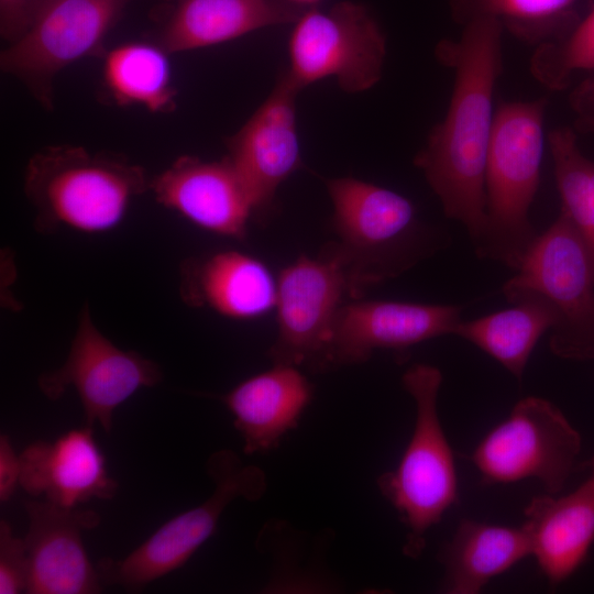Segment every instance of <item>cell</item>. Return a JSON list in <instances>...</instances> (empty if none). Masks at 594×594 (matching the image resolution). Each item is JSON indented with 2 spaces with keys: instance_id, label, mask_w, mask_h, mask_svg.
I'll list each match as a JSON object with an SVG mask.
<instances>
[{
  "instance_id": "1",
  "label": "cell",
  "mask_w": 594,
  "mask_h": 594,
  "mask_svg": "<svg viewBox=\"0 0 594 594\" xmlns=\"http://www.w3.org/2000/svg\"><path fill=\"white\" fill-rule=\"evenodd\" d=\"M503 30L496 20L477 16L464 23L459 40L439 44V59L454 72L453 91L444 119L415 158L444 213L460 221L475 243L486 223L485 170Z\"/></svg>"
},
{
  "instance_id": "2",
  "label": "cell",
  "mask_w": 594,
  "mask_h": 594,
  "mask_svg": "<svg viewBox=\"0 0 594 594\" xmlns=\"http://www.w3.org/2000/svg\"><path fill=\"white\" fill-rule=\"evenodd\" d=\"M147 189L150 180L140 166L74 145L44 147L31 157L24 175L36 227L46 232L109 231Z\"/></svg>"
},
{
  "instance_id": "3",
  "label": "cell",
  "mask_w": 594,
  "mask_h": 594,
  "mask_svg": "<svg viewBox=\"0 0 594 594\" xmlns=\"http://www.w3.org/2000/svg\"><path fill=\"white\" fill-rule=\"evenodd\" d=\"M546 105V98L502 103L487 152L486 223L477 254L516 270L538 235L529 209L540 180Z\"/></svg>"
},
{
  "instance_id": "4",
  "label": "cell",
  "mask_w": 594,
  "mask_h": 594,
  "mask_svg": "<svg viewBox=\"0 0 594 594\" xmlns=\"http://www.w3.org/2000/svg\"><path fill=\"white\" fill-rule=\"evenodd\" d=\"M442 382L439 369L415 364L403 385L416 405L411 437L397 466L377 479V486L407 528L404 554L418 558L428 530L459 501L454 455L438 413Z\"/></svg>"
},
{
  "instance_id": "5",
  "label": "cell",
  "mask_w": 594,
  "mask_h": 594,
  "mask_svg": "<svg viewBox=\"0 0 594 594\" xmlns=\"http://www.w3.org/2000/svg\"><path fill=\"white\" fill-rule=\"evenodd\" d=\"M503 292L509 302L525 294L549 301L556 312L549 345L557 356L594 359V258L563 211L537 235Z\"/></svg>"
},
{
  "instance_id": "6",
  "label": "cell",
  "mask_w": 594,
  "mask_h": 594,
  "mask_svg": "<svg viewBox=\"0 0 594 594\" xmlns=\"http://www.w3.org/2000/svg\"><path fill=\"white\" fill-rule=\"evenodd\" d=\"M212 494L200 505L166 521L124 558H102L96 564L103 584L140 591L148 583L184 565L215 532L227 506L237 498L257 501L266 490L264 472L245 464L229 449L207 460Z\"/></svg>"
},
{
  "instance_id": "7",
  "label": "cell",
  "mask_w": 594,
  "mask_h": 594,
  "mask_svg": "<svg viewBox=\"0 0 594 594\" xmlns=\"http://www.w3.org/2000/svg\"><path fill=\"white\" fill-rule=\"evenodd\" d=\"M333 205V242L349 277L353 299L370 286L394 277L410 262L416 209L403 195L361 179L326 183Z\"/></svg>"
},
{
  "instance_id": "8",
  "label": "cell",
  "mask_w": 594,
  "mask_h": 594,
  "mask_svg": "<svg viewBox=\"0 0 594 594\" xmlns=\"http://www.w3.org/2000/svg\"><path fill=\"white\" fill-rule=\"evenodd\" d=\"M581 448V436L563 413L544 398L529 396L480 441L470 460L486 483L537 479L548 494L558 495Z\"/></svg>"
},
{
  "instance_id": "9",
  "label": "cell",
  "mask_w": 594,
  "mask_h": 594,
  "mask_svg": "<svg viewBox=\"0 0 594 594\" xmlns=\"http://www.w3.org/2000/svg\"><path fill=\"white\" fill-rule=\"evenodd\" d=\"M124 0H32L24 33L1 52V69L51 107L57 74L95 54Z\"/></svg>"
},
{
  "instance_id": "10",
  "label": "cell",
  "mask_w": 594,
  "mask_h": 594,
  "mask_svg": "<svg viewBox=\"0 0 594 594\" xmlns=\"http://www.w3.org/2000/svg\"><path fill=\"white\" fill-rule=\"evenodd\" d=\"M295 23L286 75L300 90L330 77L346 92L364 91L378 81L385 37L364 6L345 1L326 11L310 9Z\"/></svg>"
},
{
  "instance_id": "11",
  "label": "cell",
  "mask_w": 594,
  "mask_h": 594,
  "mask_svg": "<svg viewBox=\"0 0 594 594\" xmlns=\"http://www.w3.org/2000/svg\"><path fill=\"white\" fill-rule=\"evenodd\" d=\"M163 378L161 367L135 351L114 345L96 327L87 305L81 310L68 355L62 366L38 376L40 391L51 400L73 387L82 406L85 426L112 430L117 407L142 387Z\"/></svg>"
},
{
  "instance_id": "12",
  "label": "cell",
  "mask_w": 594,
  "mask_h": 594,
  "mask_svg": "<svg viewBox=\"0 0 594 594\" xmlns=\"http://www.w3.org/2000/svg\"><path fill=\"white\" fill-rule=\"evenodd\" d=\"M348 298L353 299L349 277L332 243L317 257L302 255L286 266L277 279L273 364L318 370L331 326Z\"/></svg>"
},
{
  "instance_id": "13",
  "label": "cell",
  "mask_w": 594,
  "mask_h": 594,
  "mask_svg": "<svg viewBox=\"0 0 594 594\" xmlns=\"http://www.w3.org/2000/svg\"><path fill=\"white\" fill-rule=\"evenodd\" d=\"M461 308L393 300L346 301L331 326L318 370L366 361L378 349L405 350L453 333Z\"/></svg>"
},
{
  "instance_id": "14",
  "label": "cell",
  "mask_w": 594,
  "mask_h": 594,
  "mask_svg": "<svg viewBox=\"0 0 594 594\" xmlns=\"http://www.w3.org/2000/svg\"><path fill=\"white\" fill-rule=\"evenodd\" d=\"M299 90L283 75L267 99L227 141V157L244 182L256 216L271 207L280 184L301 166L296 119Z\"/></svg>"
},
{
  "instance_id": "15",
  "label": "cell",
  "mask_w": 594,
  "mask_h": 594,
  "mask_svg": "<svg viewBox=\"0 0 594 594\" xmlns=\"http://www.w3.org/2000/svg\"><path fill=\"white\" fill-rule=\"evenodd\" d=\"M29 528V594H95L101 580L85 549L81 532L96 528L100 516L90 509L63 507L45 498L24 503Z\"/></svg>"
},
{
  "instance_id": "16",
  "label": "cell",
  "mask_w": 594,
  "mask_h": 594,
  "mask_svg": "<svg viewBox=\"0 0 594 594\" xmlns=\"http://www.w3.org/2000/svg\"><path fill=\"white\" fill-rule=\"evenodd\" d=\"M150 189L162 206L223 237L244 238L254 215L251 195L227 156L215 162L178 157L150 182Z\"/></svg>"
},
{
  "instance_id": "17",
  "label": "cell",
  "mask_w": 594,
  "mask_h": 594,
  "mask_svg": "<svg viewBox=\"0 0 594 594\" xmlns=\"http://www.w3.org/2000/svg\"><path fill=\"white\" fill-rule=\"evenodd\" d=\"M20 455V485L30 495L63 507H77L92 498L111 499L118 483L106 461L92 428L72 429L54 441L37 440Z\"/></svg>"
},
{
  "instance_id": "18",
  "label": "cell",
  "mask_w": 594,
  "mask_h": 594,
  "mask_svg": "<svg viewBox=\"0 0 594 594\" xmlns=\"http://www.w3.org/2000/svg\"><path fill=\"white\" fill-rule=\"evenodd\" d=\"M524 514L530 556L551 586L561 584L594 542V475L569 494L534 497Z\"/></svg>"
},
{
  "instance_id": "19",
  "label": "cell",
  "mask_w": 594,
  "mask_h": 594,
  "mask_svg": "<svg viewBox=\"0 0 594 594\" xmlns=\"http://www.w3.org/2000/svg\"><path fill=\"white\" fill-rule=\"evenodd\" d=\"M311 398V384L297 366L287 364H274L221 396L248 454L276 448L297 426Z\"/></svg>"
},
{
  "instance_id": "20",
  "label": "cell",
  "mask_w": 594,
  "mask_h": 594,
  "mask_svg": "<svg viewBox=\"0 0 594 594\" xmlns=\"http://www.w3.org/2000/svg\"><path fill=\"white\" fill-rule=\"evenodd\" d=\"M276 294L277 282L268 268L241 252H218L182 267L183 299L233 319L265 315L276 306Z\"/></svg>"
},
{
  "instance_id": "21",
  "label": "cell",
  "mask_w": 594,
  "mask_h": 594,
  "mask_svg": "<svg viewBox=\"0 0 594 594\" xmlns=\"http://www.w3.org/2000/svg\"><path fill=\"white\" fill-rule=\"evenodd\" d=\"M300 15V7L285 0H182L161 45L169 54L204 48Z\"/></svg>"
},
{
  "instance_id": "22",
  "label": "cell",
  "mask_w": 594,
  "mask_h": 594,
  "mask_svg": "<svg viewBox=\"0 0 594 594\" xmlns=\"http://www.w3.org/2000/svg\"><path fill=\"white\" fill-rule=\"evenodd\" d=\"M530 556L527 531L519 527L460 521L452 539L439 553L444 568L441 591L476 594L494 578Z\"/></svg>"
},
{
  "instance_id": "23",
  "label": "cell",
  "mask_w": 594,
  "mask_h": 594,
  "mask_svg": "<svg viewBox=\"0 0 594 594\" xmlns=\"http://www.w3.org/2000/svg\"><path fill=\"white\" fill-rule=\"evenodd\" d=\"M510 304L507 309L461 320L454 334L480 348L520 380L538 340L554 326L556 312L548 300L536 294L518 296Z\"/></svg>"
},
{
  "instance_id": "24",
  "label": "cell",
  "mask_w": 594,
  "mask_h": 594,
  "mask_svg": "<svg viewBox=\"0 0 594 594\" xmlns=\"http://www.w3.org/2000/svg\"><path fill=\"white\" fill-rule=\"evenodd\" d=\"M169 53L162 45L129 42L109 51L103 62V81L121 106H141L151 112L175 108Z\"/></svg>"
},
{
  "instance_id": "25",
  "label": "cell",
  "mask_w": 594,
  "mask_h": 594,
  "mask_svg": "<svg viewBox=\"0 0 594 594\" xmlns=\"http://www.w3.org/2000/svg\"><path fill=\"white\" fill-rule=\"evenodd\" d=\"M455 19L486 16L530 44L563 36L578 22V0H450Z\"/></svg>"
},
{
  "instance_id": "26",
  "label": "cell",
  "mask_w": 594,
  "mask_h": 594,
  "mask_svg": "<svg viewBox=\"0 0 594 594\" xmlns=\"http://www.w3.org/2000/svg\"><path fill=\"white\" fill-rule=\"evenodd\" d=\"M557 187L563 211L594 258V161L584 156L574 132L559 128L549 133Z\"/></svg>"
},
{
  "instance_id": "27",
  "label": "cell",
  "mask_w": 594,
  "mask_h": 594,
  "mask_svg": "<svg viewBox=\"0 0 594 594\" xmlns=\"http://www.w3.org/2000/svg\"><path fill=\"white\" fill-rule=\"evenodd\" d=\"M530 70L552 90L566 88L576 72H594V4L563 36L538 45Z\"/></svg>"
},
{
  "instance_id": "28",
  "label": "cell",
  "mask_w": 594,
  "mask_h": 594,
  "mask_svg": "<svg viewBox=\"0 0 594 594\" xmlns=\"http://www.w3.org/2000/svg\"><path fill=\"white\" fill-rule=\"evenodd\" d=\"M29 559L24 538L0 520V594L26 593Z\"/></svg>"
},
{
  "instance_id": "29",
  "label": "cell",
  "mask_w": 594,
  "mask_h": 594,
  "mask_svg": "<svg viewBox=\"0 0 594 594\" xmlns=\"http://www.w3.org/2000/svg\"><path fill=\"white\" fill-rule=\"evenodd\" d=\"M32 0H0V31L10 43L26 30Z\"/></svg>"
},
{
  "instance_id": "30",
  "label": "cell",
  "mask_w": 594,
  "mask_h": 594,
  "mask_svg": "<svg viewBox=\"0 0 594 594\" xmlns=\"http://www.w3.org/2000/svg\"><path fill=\"white\" fill-rule=\"evenodd\" d=\"M21 463L7 435L0 437V501L8 502L20 485Z\"/></svg>"
},
{
  "instance_id": "31",
  "label": "cell",
  "mask_w": 594,
  "mask_h": 594,
  "mask_svg": "<svg viewBox=\"0 0 594 594\" xmlns=\"http://www.w3.org/2000/svg\"><path fill=\"white\" fill-rule=\"evenodd\" d=\"M570 101L578 130L594 134V72L573 89Z\"/></svg>"
},
{
  "instance_id": "32",
  "label": "cell",
  "mask_w": 594,
  "mask_h": 594,
  "mask_svg": "<svg viewBox=\"0 0 594 594\" xmlns=\"http://www.w3.org/2000/svg\"><path fill=\"white\" fill-rule=\"evenodd\" d=\"M285 1L297 7H301V6H312L320 0H285Z\"/></svg>"
},
{
  "instance_id": "33",
  "label": "cell",
  "mask_w": 594,
  "mask_h": 594,
  "mask_svg": "<svg viewBox=\"0 0 594 594\" xmlns=\"http://www.w3.org/2000/svg\"><path fill=\"white\" fill-rule=\"evenodd\" d=\"M588 466L591 469V474L594 475V458L588 462Z\"/></svg>"
}]
</instances>
